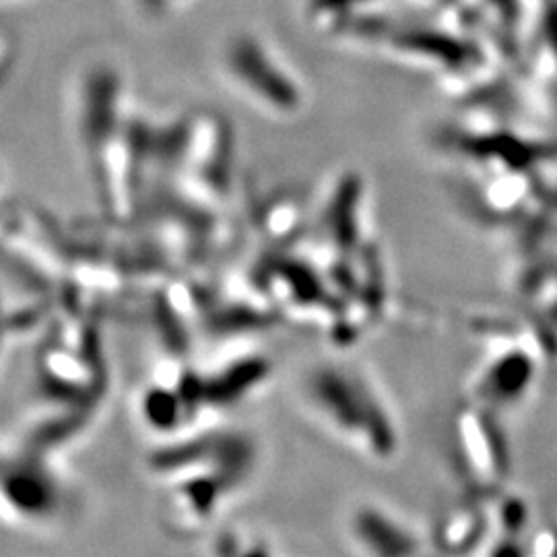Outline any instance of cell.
Instances as JSON below:
<instances>
[{
    "mask_svg": "<svg viewBox=\"0 0 557 557\" xmlns=\"http://www.w3.org/2000/svg\"><path fill=\"white\" fill-rule=\"evenodd\" d=\"M304 398L322 425L363 457L397 453V423L374 382L354 366L324 363L304 380Z\"/></svg>",
    "mask_w": 557,
    "mask_h": 557,
    "instance_id": "obj_1",
    "label": "cell"
},
{
    "mask_svg": "<svg viewBox=\"0 0 557 557\" xmlns=\"http://www.w3.org/2000/svg\"><path fill=\"white\" fill-rule=\"evenodd\" d=\"M455 438V453L471 485L481 492L496 490L508 473V457L487 409L467 407L457 418Z\"/></svg>",
    "mask_w": 557,
    "mask_h": 557,
    "instance_id": "obj_2",
    "label": "cell"
},
{
    "mask_svg": "<svg viewBox=\"0 0 557 557\" xmlns=\"http://www.w3.org/2000/svg\"><path fill=\"white\" fill-rule=\"evenodd\" d=\"M517 341H504L483 359L475 380V393L487 403H510L522 397L535 374V361Z\"/></svg>",
    "mask_w": 557,
    "mask_h": 557,
    "instance_id": "obj_3",
    "label": "cell"
},
{
    "mask_svg": "<svg viewBox=\"0 0 557 557\" xmlns=\"http://www.w3.org/2000/svg\"><path fill=\"white\" fill-rule=\"evenodd\" d=\"M349 537L361 554L411 556L419 554V537L397 517L374 504H361L349 518Z\"/></svg>",
    "mask_w": 557,
    "mask_h": 557,
    "instance_id": "obj_4",
    "label": "cell"
},
{
    "mask_svg": "<svg viewBox=\"0 0 557 557\" xmlns=\"http://www.w3.org/2000/svg\"><path fill=\"white\" fill-rule=\"evenodd\" d=\"M485 522L487 518L481 517V512L473 506L450 510L440 520L436 541L442 543L448 552L471 549L473 543H481L483 533L490 529V524Z\"/></svg>",
    "mask_w": 557,
    "mask_h": 557,
    "instance_id": "obj_5",
    "label": "cell"
},
{
    "mask_svg": "<svg viewBox=\"0 0 557 557\" xmlns=\"http://www.w3.org/2000/svg\"><path fill=\"white\" fill-rule=\"evenodd\" d=\"M533 554H539V556H552V554H557V533L556 531H541L537 537H535V543H533Z\"/></svg>",
    "mask_w": 557,
    "mask_h": 557,
    "instance_id": "obj_6",
    "label": "cell"
}]
</instances>
